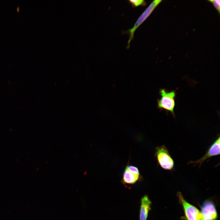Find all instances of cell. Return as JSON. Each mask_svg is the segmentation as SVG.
<instances>
[{
	"mask_svg": "<svg viewBox=\"0 0 220 220\" xmlns=\"http://www.w3.org/2000/svg\"><path fill=\"white\" fill-rule=\"evenodd\" d=\"M151 202L147 195L141 200L139 220H147L149 211L151 210Z\"/></svg>",
	"mask_w": 220,
	"mask_h": 220,
	"instance_id": "obj_7",
	"label": "cell"
},
{
	"mask_svg": "<svg viewBox=\"0 0 220 220\" xmlns=\"http://www.w3.org/2000/svg\"><path fill=\"white\" fill-rule=\"evenodd\" d=\"M155 156L160 166L163 169L171 170L173 169L174 162L168 149L164 145L156 148Z\"/></svg>",
	"mask_w": 220,
	"mask_h": 220,
	"instance_id": "obj_3",
	"label": "cell"
},
{
	"mask_svg": "<svg viewBox=\"0 0 220 220\" xmlns=\"http://www.w3.org/2000/svg\"><path fill=\"white\" fill-rule=\"evenodd\" d=\"M200 213L202 220H216L218 218L215 205L210 200H206L204 203Z\"/></svg>",
	"mask_w": 220,
	"mask_h": 220,
	"instance_id": "obj_6",
	"label": "cell"
},
{
	"mask_svg": "<svg viewBox=\"0 0 220 220\" xmlns=\"http://www.w3.org/2000/svg\"><path fill=\"white\" fill-rule=\"evenodd\" d=\"M162 1V0H155L152 1L140 15L133 27L124 32V33L127 34L129 37L127 42V49H129L130 47V42L134 38V34L136 30L150 16Z\"/></svg>",
	"mask_w": 220,
	"mask_h": 220,
	"instance_id": "obj_2",
	"label": "cell"
},
{
	"mask_svg": "<svg viewBox=\"0 0 220 220\" xmlns=\"http://www.w3.org/2000/svg\"><path fill=\"white\" fill-rule=\"evenodd\" d=\"M160 98L157 100L158 108L170 112L175 117L174 108L175 105V98L176 95L174 90L169 91L165 89L160 90Z\"/></svg>",
	"mask_w": 220,
	"mask_h": 220,
	"instance_id": "obj_1",
	"label": "cell"
},
{
	"mask_svg": "<svg viewBox=\"0 0 220 220\" xmlns=\"http://www.w3.org/2000/svg\"><path fill=\"white\" fill-rule=\"evenodd\" d=\"M128 2L133 7L145 6L146 4L145 1L144 0H130Z\"/></svg>",
	"mask_w": 220,
	"mask_h": 220,
	"instance_id": "obj_9",
	"label": "cell"
},
{
	"mask_svg": "<svg viewBox=\"0 0 220 220\" xmlns=\"http://www.w3.org/2000/svg\"><path fill=\"white\" fill-rule=\"evenodd\" d=\"M140 177V174L132 172L126 167L123 173L122 182L124 184H133L139 180Z\"/></svg>",
	"mask_w": 220,
	"mask_h": 220,
	"instance_id": "obj_8",
	"label": "cell"
},
{
	"mask_svg": "<svg viewBox=\"0 0 220 220\" xmlns=\"http://www.w3.org/2000/svg\"><path fill=\"white\" fill-rule=\"evenodd\" d=\"M126 167L132 172L137 174H140L139 171L136 167L133 165H127Z\"/></svg>",
	"mask_w": 220,
	"mask_h": 220,
	"instance_id": "obj_11",
	"label": "cell"
},
{
	"mask_svg": "<svg viewBox=\"0 0 220 220\" xmlns=\"http://www.w3.org/2000/svg\"><path fill=\"white\" fill-rule=\"evenodd\" d=\"M220 137L219 136L211 145L205 155L196 161H190L189 164H193L194 166L199 165L200 167L203 163L208 159L220 154Z\"/></svg>",
	"mask_w": 220,
	"mask_h": 220,
	"instance_id": "obj_5",
	"label": "cell"
},
{
	"mask_svg": "<svg viewBox=\"0 0 220 220\" xmlns=\"http://www.w3.org/2000/svg\"><path fill=\"white\" fill-rule=\"evenodd\" d=\"M177 195L184 211L185 216L182 218L183 220H202L201 213L196 207L188 202L180 192Z\"/></svg>",
	"mask_w": 220,
	"mask_h": 220,
	"instance_id": "obj_4",
	"label": "cell"
},
{
	"mask_svg": "<svg viewBox=\"0 0 220 220\" xmlns=\"http://www.w3.org/2000/svg\"><path fill=\"white\" fill-rule=\"evenodd\" d=\"M212 4L214 7L220 14V0H209L208 1Z\"/></svg>",
	"mask_w": 220,
	"mask_h": 220,
	"instance_id": "obj_10",
	"label": "cell"
}]
</instances>
